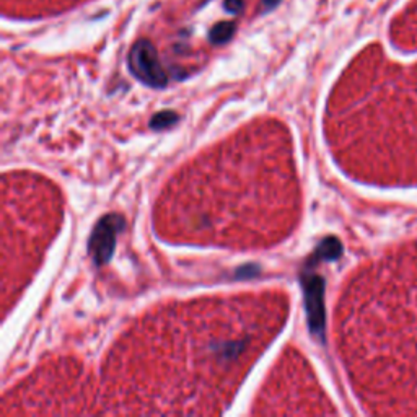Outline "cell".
Segmentation results:
<instances>
[{
	"label": "cell",
	"instance_id": "3",
	"mask_svg": "<svg viewBox=\"0 0 417 417\" xmlns=\"http://www.w3.org/2000/svg\"><path fill=\"white\" fill-rule=\"evenodd\" d=\"M303 289H305V303L310 328L321 336L324 328L323 279L313 273H305V275H303Z\"/></svg>",
	"mask_w": 417,
	"mask_h": 417
},
{
	"label": "cell",
	"instance_id": "4",
	"mask_svg": "<svg viewBox=\"0 0 417 417\" xmlns=\"http://www.w3.org/2000/svg\"><path fill=\"white\" fill-rule=\"evenodd\" d=\"M233 33H235L233 21H222V23H217L212 28L211 33H208V39H211L212 44H223L233 36Z\"/></svg>",
	"mask_w": 417,
	"mask_h": 417
},
{
	"label": "cell",
	"instance_id": "5",
	"mask_svg": "<svg viewBox=\"0 0 417 417\" xmlns=\"http://www.w3.org/2000/svg\"><path fill=\"white\" fill-rule=\"evenodd\" d=\"M176 120H178V116L174 115V112L163 111V112H160V115H157L155 120L152 121V127H157V129L167 127V126H170V124H173Z\"/></svg>",
	"mask_w": 417,
	"mask_h": 417
},
{
	"label": "cell",
	"instance_id": "1",
	"mask_svg": "<svg viewBox=\"0 0 417 417\" xmlns=\"http://www.w3.org/2000/svg\"><path fill=\"white\" fill-rule=\"evenodd\" d=\"M129 69L145 85L162 88L168 83V77L157 56L155 48L147 39L137 41L129 54Z\"/></svg>",
	"mask_w": 417,
	"mask_h": 417
},
{
	"label": "cell",
	"instance_id": "7",
	"mask_svg": "<svg viewBox=\"0 0 417 417\" xmlns=\"http://www.w3.org/2000/svg\"><path fill=\"white\" fill-rule=\"evenodd\" d=\"M280 2V0H263V4L266 5L268 9H270V7H275V5H278Z\"/></svg>",
	"mask_w": 417,
	"mask_h": 417
},
{
	"label": "cell",
	"instance_id": "6",
	"mask_svg": "<svg viewBox=\"0 0 417 417\" xmlns=\"http://www.w3.org/2000/svg\"><path fill=\"white\" fill-rule=\"evenodd\" d=\"M225 10L230 14H240L243 10V0H225Z\"/></svg>",
	"mask_w": 417,
	"mask_h": 417
},
{
	"label": "cell",
	"instance_id": "2",
	"mask_svg": "<svg viewBox=\"0 0 417 417\" xmlns=\"http://www.w3.org/2000/svg\"><path fill=\"white\" fill-rule=\"evenodd\" d=\"M124 227V221L121 216L116 213H110L101 218V221L95 225L93 233L90 236V255H92L93 261L97 264H105L110 261V258L115 251L116 245V235Z\"/></svg>",
	"mask_w": 417,
	"mask_h": 417
}]
</instances>
